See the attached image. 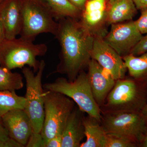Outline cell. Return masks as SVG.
<instances>
[{
    "instance_id": "36",
    "label": "cell",
    "mask_w": 147,
    "mask_h": 147,
    "mask_svg": "<svg viewBox=\"0 0 147 147\" xmlns=\"http://www.w3.org/2000/svg\"><path fill=\"white\" fill-rule=\"evenodd\" d=\"M3 1V0H0V5H1V3Z\"/></svg>"
},
{
    "instance_id": "26",
    "label": "cell",
    "mask_w": 147,
    "mask_h": 147,
    "mask_svg": "<svg viewBox=\"0 0 147 147\" xmlns=\"http://www.w3.org/2000/svg\"><path fill=\"white\" fill-rule=\"evenodd\" d=\"M62 135H58L45 143V147H61Z\"/></svg>"
},
{
    "instance_id": "2",
    "label": "cell",
    "mask_w": 147,
    "mask_h": 147,
    "mask_svg": "<svg viewBox=\"0 0 147 147\" xmlns=\"http://www.w3.org/2000/svg\"><path fill=\"white\" fill-rule=\"evenodd\" d=\"M43 88L45 90L60 93L69 98L82 112L101 122V109L94 97L88 74L84 71L73 81L59 77L52 83L44 84Z\"/></svg>"
},
{
    "instance_id": "10",
    "label": "cell",
    "mask_w": 147,
    "mask_h": 147,
    "mask_svg": "<svg viewBox=\"0 0 147 147\" xmlns=\"http://www.w3.org/2000/svg\"><path fill=\"white\" fill-rule=\"evenodd\" d=\"M94 60L117 81L124 79L127 68L122 57L104 41L102 36H95L91 53Z\"/></svg>"
},
{
    "instance_id": "12",
    "label": "cell",
    "mask_w": 147,
    "mask_h": 147,
    "mask_svg": "<svg viewBox=\"0 0 147 147\" xmlns=\"http://www.w3.org/2000/svg\"><path fill=\"white\" fill-rule=\"evenodd\" d=\"M88 66V72L87 74L92 92L100 107L104 104L116 81L94 60L91 59Z\"/></svg>"
},
{
    "instance_id": "21",
    "label": "cell",
    "mask_w": 147,
    "mask_h": 147,
    "mask_svg": "<svg viewBox=\"0 0 147 147\" xmlns=\"http://www.w3.org/2000/svg\"><path fill=\"white\" fill-rule=\"evenodd\" d=\"M24 86L23 77L20 74L0 65V91L18 90Z\"/></svg>"
},
{
    "instance_id": "37",
    "label": "cell",
    "mask_w": 147,
    "mask_h": 147,
    "mask_svg": "<svg viewBox=\"0 0 147 147\" xmlns=\"http://www.w3.org/2000/svg\"><path fill=\"white\" fill-rule=\"evenodd\" d=\"M146 104V105H147V100Z\"/></svg>"
},
{
    "instance_id": "30",
    "label": "cell",
    "mask_w": 147,
    "mask_h": 147,
    "mask_svg": "<svg viewBox=\"0 0 147 147\" xmlns=\"http://www.w3.org/2000/svg\"><path fill=\"white\" fill-rule=\"evenodd\" d=\"M137 9H141L147 7V0H133Z\"/></svg>"
},
{
    "instance_id": "22",
    "label": "cell",
    "mask_w": 147,
    "mask_h": 147,
    "mask_svg": "<svg viewBox=\"0 0 147 147\" xmlns=\"http://www.w3.org/2000/svg\"><path fill=\"white\" fill-rule=\"evenodd\" d=\"M137 146L136 142L127 137L107 133L105 147H135Z\"/></svg>"
},
{
    "instance_id": "25",
    "label": "cell",
    "mask_w": 147,
    "mask_h": 147,
    "mask_svg": "<svg viewBox=\"0 0 147 147\" xmlns=\"http://www.w3.org/2000/svg\"><path fill=\"white\" fill-rule=\"evenodd\" d=\"M147 52V34L143 36L136 46L133 48L130 54L134 56H139Z\"/></svg>"
},
{
    "instance_id": "34",
    "label": "cell",
    "mask_w": 147,
    "mask_h": 147,
    "mask_svg": "<svg viewBox=\"0 0 147 147\" xmlns=\"http://www.w3.org/2000/svg\"><path fill=\"white\" fill-rule=\"evenodd\" d=\"M145 135H147V125L146 126V131H145Z\"/></svg>"
},
{
    "instance_id": "16",
    "label": "cell",
    "mask_w": 147,
    "mask_h": 147,
    "mask_svg": "<svg viewBox=\"0 0 147 147\" xmlns=\"http://www.w3.org/2000/svg\"><path fill=\"white\" fill-rule=\"evenodd\" d=\"M137 10L133 0H115L108 3L106 21L112 25L131 20Z\"/></svg>"
},
{
    "instance_id": "7",
    "label": "cell",
    "mask_w": 147,
    "mask_h": 147,
    "mask_svg": "<svg viewBox=\"0 0 147 147\" xmlns=\"http://www.w3.org/2000/svg\"><path fill=\"white\" fill-rule=\"evenodd\" d=\"M141 84L132 79L117 80L106 98L108 112H141L147 102Z\"/></svg>"
},
{
    "instance_id": "35",
    "label": "cell",
    "mask_w": 147,
    "mask_h": 147,
    "mask_svg": "<svg viewBox=\"0 0 147 147\" xmlns=\"http://www.w3.org/2000/svg\"><path fill=\"white\" fill-rule=\"evenodd\" d=\"M115 1V0H108V3L111 2L113 1Z\"/></svg>"
},
{
    "instance_id": "9",
    "label": "cell",
    "mask_w": 147,
    "mask_h": 147,
    "mask_svg": "<svg viewBox=\"0 0 147 147\" xmlns=\"http://www.w3.org/2000/svg\"><path fill=\"white\" fill-rule=\"evenodd\" d=\"M143 36L134 21L111 25V28L103 39L122 57L130 54Z\"/></svg>"
},
{
    "instance_id": "4",
    "label": "cell",
    "mask_w": 147,
    "mask_h": 147,
    "mask_svg": "<svg viewBox=\"0 0 147 147\" xmlns=\"http://www.w3.org/2000/svg\"><path fill=\"white\" fill-rule=\"evenodd\" d=\"M22 38L34 41L40 34L57 32L58 23L43 0H22Z\"/></svg>"
},
{
    "instance_id": "6",
    "label": "cell",
    "mask_w": 147,
    "mask_h": 147,
    "mask_svg": "<svg viewBox=\"0 0 147 147\" xmlns=\"http://www.w3.org/2000/svg\"><path fill=\"white\" fill-rule=\"evenodd\" d=\"M45 66V61H40L36 75L30 67L22 68L26 88L24 110L31 121L33 131L39 133L42 129L44 118V92L42 79Z\"/></svg>"
},
{
    "instance_id": "31",
    "label": "cell",
    "mask_w": 147,
    "mask_h": 147,
    "mask_svg": "<svg viewBox=\"0 0 147 147\" xmlns=\"http://www.w3.org/2000/svg\"><path fill=\"white\" fill-rule=\"evenodd\" d=\"M6 38L4 28L0 18V45Z\"/></svg>"
},
{
    "instance_id": "13",
    "label": "cell",
    "mask_w": 147,
    "mask_h": 147,
    "mask_svg": "<svg viewBox=\"0 0 147 147\" xmlns=\"http://www.w3.org/2000/svg\"><path fill=\"white\" fill-rule=\"evenodd\" d=\"M0 18L6 38H16L22 29V0H3L0 5Z\"/></svg>"
},
{
    "instance_id": "15",
    "label": "cell",
    "mask_w": 147,
    "mask_h": 147,
    "mask_svg": "<svg viewBox=\"0 0 147 147\" xmlns=\"http://www.w3.org/2000/svg\"><path fill=\"white\" fill-rule=\"evenodd\" d=\"M83 113L79 107H74L62 133L61 147H80L85 137Z\"/></svg>"
},
{
    "instance_id": "17",
    "label": "cell",
    "mask_w": 147,
    "mask_h": 147,
    "mask_svg": "<svg viewBox=\"0 0 147 147\" xmlns=\"http://www.w3.org/2000/svg\"><path fill=\"white\" fill-rule=\"evenodd\" d=\"M83 123L86 141L80 147H105L107 133L100 123L88 115L84 117Z\"/></svg>"
},
{
    "instance_id": "18",
    "label": "cell",
    "mask_w": 147,
    "mask_h": 147,
    "mask_svg": "<svg viewBox=\"0 0 147 147\" xmlns=\"http://www.w3.org/2000/svg\"><path fill=\"white\" fill-rule=\"evenodd\" d=\"M140 55L129 54L123 59L129 75L134 80L142 82L147 79V52Z\"/></svg>"
},
{
    "instance_id": "8",
    "label": "cell",
    "mask_w": 147,
    "mask_h": 147,
    "mask_svg": "<svg viewBox=\"0 0 147 147\" xmlns=\"http://www.w3.org/2000/svg\"><path fill=\"white\" fill-rule=\"evenodd\" d=\"M101 122L106 133L124 136L137 144L145 135L147 125L141 112L133 111L108 112Z\"/></svg>"
},
{
    "instance_id": "20",
    "label": "cell",
    "mask_w": 147,
    "mask_h": 147,
    "mask_svg": "<svg viewBox=\"0 0 147 147\" xmlns=\"http://www.w3.org/2000/svg\"><path fill=\"white\" fill-rule=\"evenodd\" d=\"M25 98L16 94L15 91H0V119L9 111L24 109Z\"/></svg>"
},
{
    "instance_id": "32",
    "label": "cell",
    "mask_w": 147,
    "mask_h": 147,
    "mask_svg": "<svg viewBox=\"0 0 147 147\" xmlns=\"http://www.w3.org/2000/svg\"><path fill=\"white\" fill-rule=\"evenodd\" d=\"M139 146L143 147H147V136L144 135L141 142L139 143Z\"/></svg>"
},
{
    "instance_id": "23",
    "label": "cell",
    "mask_w": 147,
    "mask_h": 147,
    "mask_svg": "<svg viewBox=\"0 0 147 147\" xmlns=\"http://www.w3.org/2000/svg\"><path fill=\"white\" fill-rule=\"evenodd\" d=\"M26 147H45V142L40 132L33 131Z\"/></svg>"
},
{
    "instance_id": "27",
    "label": "cell",
    "mask_w": 147,
    "mask_h": 147,
    "mask_svg": "<svg viewBox=\"0 0 147 147\" xmlns=\"http://www.w3.org/2000/svg\"><path fill=\"white\" fill-rule=\"evenodd\" d=\"M0 147H24L10 137L0 143Z\"/></svg>"
},
{
    "instance_id": "3",
    "label": "cell",
    "mask_w": 147,
    "mask_h": 147,
    "mask_svg": "<svg viewBox=\"0 0 147 147\" xmlns=\"http://www.w3.org/2000/svg\"><path fill=\"white\" fill-rule=\"evenodd\" d=\"M47 50L44 43L35 44L32 40L21 37L5 38L0 45V65L10 70L28 65L35 73L40 64L37 57L44 56Z\"/></svg>"
},
{
    "instance_id": "1",
    "label": "cell",
    "mask_w": 147,
    "mask_h": 147,
    "mask_svg": "<svg viewBox=\"0 0 147 147\" xmlns=\"http://www.w3.org/2000/svg\"><path fill=\"white\" fill-rule=\"evenodd\" d=\"M59 20L55 36L61 46L60 62L54 73L65 74L73 81L91 59L94 36L75 19Z\"/></svg>"
},
{
    "instance_id": "14",
    "label": "cell",
    "mask_w": 147,
    "mask_h": 147,
    "mask_svg": "<svg viewBox=\"0 0 147 147\" xmlns=\"http://www.w3.org/2000/svg\"><path fill=\"white\" fill-rule=\"evenodd\" d=\"M108 4V0H88L82 11L81 23L94 36L106 21Z\"/></svg>"
},
{
    "instance_id": "24",
    "label": "cell",
    "mask_w": 147,
    "mask_h": 147,
    "mask_svg": "<svg viewBox=\"0 0 147 147\" xmlns=\"http://www.w3.org/2000/svg\"><path fill=\"white\" fill-rule=\"evenodd\" d=\"M140 17L134 21L136 27L142 34H147V7L141 9Z\"/></svg>"
},
{
    "instance_id": "28",
    "label": "cell",
    "mask_w": 147,
    "mask_h": 147,
    "mask_svg": "<svg viewBox=\"0 0 147 147\" xmlns=\"http://www.w3.org/2000/svg\"><path fill=\"white\" fill-rule=\"evenodd\" d=\"M8 131L3 125L0 119V143L9 137Z\"/></svg>"
},
{
    "instance_id": "11",
    "label": "cell",
    "mask_w": 147,
    "mask_h": 147,
    "mask_svg": "<svg viewBox=\"0 0 147 147\" xmlns=\"http://www.w3.org/2000/svg\"><path fill=\"white\" fill-rule=\"evenodd\" d=\"M1 120L8 131L9 136L24 147H26L33 129L31 121L24 109L9 111Z\"/></svg>"
},
{
    "instance_id": "5",
    "label": "cell",
    "mask_w": 147,
    "mask_h": 147,
    "mask_svg": "<svg viewBox=\"0 0 147 147\" xmlns=\"http://www.w3.org/2000/svg\"><path fill=\"white\" fill-rule=\"evenodd\" d=\"M44 118L41 135L46 143L58 135H62L66 123L75 106L72 99L60 93L44 92Z\"/></svg>"
},
{
    "instance_id": "33",
    "label": "cell",
    "mask_w": 147,
    "mask_h": 147,
    "mask_svg": "<svg viewBox=\"0 0 147 147\" xmlns=\"http://www.w3.org/2000/svg\"><path fill=\"white\" fill-rule=\"evenodd\" d=\"M141 112L147 122V105L146 104L144 108H142Z\"/></svg>"
},
{
    "instance_id": "29",
    "label": "cell",
    "mask_w": 147,
    "mask_h": 147,
    "mask_svg": "<svg viewBox=\"0 0 147 147\" xmlns=\"http://www.w3.org/2000/svg\"><path fill=\"white\" fill-rule=\"evenodd\" d=\"M68 1L83 11L84 10L88 0H68Z\"/></svg>"
},
{
    "instance_id": "19",
    "label": "cell",
    "mask_w": 147,
    "mask_h": 147,
    "mask_svg": "<svg viewBox=\"0 0 147 147\" xmlns=\"http://www.w3.org/2000/svg\"><path fill=\"white\" fill-rule=\"evenodd\" d=\"M50 9L55 19L81 17L82 11L72 5L68 0H43Z\"/></svg>"
}]
</instances>
